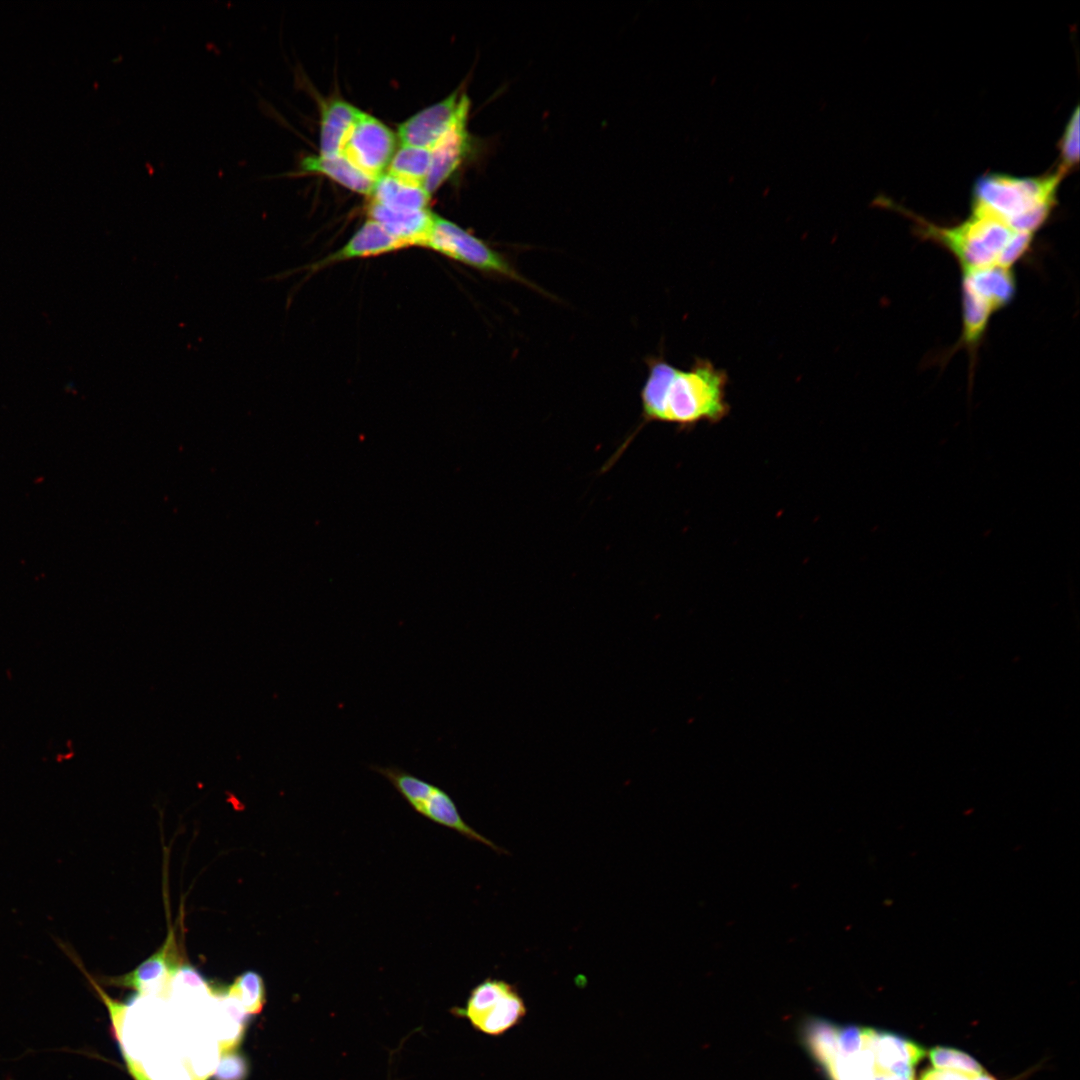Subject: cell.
Segmentation results:
<instances>
[{"instance_id": "6da1fadb", "label": "cell", "mask_w": 1080, "mask_h": 1080, "mask_svg": "<svg viewBox=\"0 0 1080 1080\" xmlns=\"http://www.w3.org/2000/svg\"><path fill=\"white\" fill-rule=\"evenodd\" d=\"M647 377L640 390L641 422L620 447L618 456L646 424L663 422L688 430L701 422L716 424L730 412L729 376L712 361L696 357L688 369L669 363L661 352L645 358Z\"/></svg>"}, {"instance_id": "7a4b0ae2", "label": "cell", "mask_w": 1080, "mask_h": 1080, "mask_svg": "<svg viewBox=\"0 0 1080 1080\" xmlns=\"http://www.w3.org/2000/svg\"><path fill=\"white\" fill-rule=\"evenodd\" d=\"M801 1039L827 1080H914L897 1034L810 1017Z\"/></svg>"}, {"instance_id": "3957f363", "label": "cell", "mask_w": 1080, "mask_h": 1080, "mask_svg": "<svg viewBox=\"0 0 1080 1080\" xmlns=\"http://www.w3.org/2000/svg\"><path fill=\"white\" fill-rule=\"evenodd\" d=\"M877 201L909 218L919 238L948 251L961 271L995 265L1012 268L1028 253L1034 239V235L1017 231L997 217L972 207L962 222L941 226L891 200Z\"/></svg>"}, {"instance_id": "277c9868", "label": "cell", "mask_w": 1080, "mask_h": 1080, "mask_svg": "<svg viewBox=\"0 0 1080 1080\" xmlns=\"http://www.w3.org/2000/svg\"><path fill=\"white\" fill-rule=\"evenodd\" d=\"M1064 176L1059 169L1035 177L984 174L973 186L972 208L997 217L1017 231L1035 235L1056 207Z\"/></svg>"}, {"instance_id": "5b68a950", "label": "cell", "mask_w": 1080, "mask_h": 1080, "mask_svg": "<svg viewBox=\"0 0 1080 1080\" xmlns=\"http://www.w3.org/2000/svg\"><path fill=\"white\" fill-rule=\"evenodd\" d=\"M422 247L483 273L535 288V285L525 278L504 254L491 248L486 242L456 223L436 214Z\"/></svg>"}, {"instance_id": "8992f818", "label": "cell", "mask_w": 1080, "mask_h": 1080, "mask_svg": "<svg viewBox=\"0 0 1080 1080\" xmlns=\"http://www.w3.org/2000/svg\"><path fill=\"white\" fill-rule=\"evenodd\" d=\"M370 768L385 777L417 813L471 840L481 842L497 852L505 853V850L482 836L462 819L454 800L441 787L396 765L373 764Z\"/></svg>"}, {"instance_id": "52a82bcc", "label": "cell", "mask_w": 1080, "mask_h": 1080, "mask_svg": "<svg viewBox=\"0 0 1080 1080\" xmlns=\"http://www.w3.org/2000/svg\"><path fill=\"white\" fill-rule=\"evenodd\" d=\"M487 1035L499 1036L519 1024L527 1013L515 987L505 981L486 979L474 987L464 1007L453 1009Z\"/></svg>"}, {"instance_id": "ba28073f", "label": "cell", "mask_w": 1080, "mask_h": 1080, "mask_svg": "<svg viewBox=\"0 0 1080 1080\" xmlns=\"http://www.w3.org/2000/svg\"><path fill=\"white\" fill-rule=\"evenodd\" d=\"M395 142L394 133L384 123L361 111L341 154L376 181L389 166Z\"/></svg>"}, {"instance_id": "9c48e42d", "label": "cell", "mask_w": 1080, "mask_h": 1080, "mask_svg": "<svg viewBox=\"0 0 1080 1080\" xmlns=\"http://www.w3.org/2000/svg\"><path fill=\"white\" fill-rule=\"evenodd\" d=\"M469 109L467 95L455 91L399 125L402 145L433 148L459 121L468 117Z\"/></svg>"}, {"instance_id": "30bf717a", "label": "cell", "mask_w": 1080, "mask_h": 1080, "mask_svg": "<svg viewBox=\"0 0 1080 1080\" xmlns=\"http://www.w3.org/2000/svg\"><path fill=\"white\" fill-rule=\"evenodd\" d=\"M182 966L176 952L175 935L172 930L163 945L132 971L101 980L106 985L135 990L140 995H163L168 992L171 980Z\"/></svg>"}, {"instance_id": "8fae6325", "label": "cell", "mask_w": 1080, "mask_h": 1080, "mask_svg": "<svg viewBox=\"0 0 1080 1080\" xmlns=\"http://www.w3.org/2000/svg\"><path fill=\"white\" fill-rule=\"evenodd\" d=\"M404 248L407 247L401 240L369 218L343 247L314 263L310 268L314 271L334 263L380 256Z\"/></svg>"}, {"instance_id": "7c38bea8", "label": "cell", "mask_w": 1080, "mask_h": 1080, "mask_svg": "<svg viewBox=\"0 0 1080 1080\" xmlns=\"http://www.w3.org/2000/svg\"><path fill=\"white\" fill-rule=\"evenodd\" d=\"M467 118L459 121L440 141L431 148V164L424 185L431 195L460 166L470 151V138L466 129Z\"/></svg>"}, {"instance_id": "4fadbf2b", "label": "cell", "mask_w": 1080, "mask_h": 1080, "mask_svg": "<svg viewBox=\"0 0 1080 1080\" xmlns=\"http://www.w3.org/2000/svg\"><path fill=\"white\" fill-rule=\"evenodd\" d=\"M368 214L406 247L423 246L435 215L429 209L394 211L372 201L368 205Z\"/></svg>"}, {"instance_id": "5bb4252c", "label": "cell", "mask_w": 1080, "mask_h": 1080, "mask_svg": "<svg viewBox=\"0 0 1080 1080\" xmlns=\"http://www.w3.org/2000/svg\"><path fill=\"white\" fill-rule=\"evenodd\" d=\"M962 331L954 348H966L971 361L983 341L995 307L983 296L961 281Z\"/></svg>"}, {"instance_id": "9a60e30c", "label": "cell", "mask_w": 1080, "mask_h": 1080, "mask_svg": "<svg viewBox=\"0 0 1080 1080\" xmlns=\"http://www.w3.org/2000/svg\"><path fill=\"white\" fill-rule=\"evenodd\" d=\"M961 281L987 299L997 311L1009 305L1017 290L1012 268L988 266L962 270Z\"/></svg>"}, {"instance_id": "2e32d148", "label": "cell", "mask_w": 1080, "mask_h": 1080, "mask_svg": "<svg viewBox=\"0 0 1080 1080\" xmlns=\"http://www.w3.org/2000/svg\"><path fill=\"white\" fill-rule=\"evenodd\" d=\"M361 111L343 100H333L322 109L320 156L341 154L344 143Z\"/></svg>"}, {"instance_id": "e0dca14e", "label": "cell", "mask_w": 1080, "mask_h": 1080, "mask_svg": "<svg viewBox=\"0 0 1080 1080\" xmlns=\"http://www.w3.org/2000/svg\"><path fill=\"white\" fill-rule=\"evenodd\" d=\"M302 172L325 175L340 185L359 194L371 195L375 180L367 176L344 155L332 157L309 155L301 159Z\"/></svg>"}, {"instance_id": "ac0fdd59", "label": "cell", "mask_w": 1080, "mask_h": 1080, "mask_svg": "<svg viewBox=\"0 0 1080 1080\" xmlns=\"http://www.w3.org/2000/svg\"><path fill=\"white\" fill-rule=\"evenodd\" d=\"M371 196L372 202L394 211L428 209L431 197L424 187L400 181L388 173L375 181Z\"/></svg>"}, {"instance_id": "d6986e66", "label": "cell", "mask_w": 1080, "mask_h": 1080, "mask_svg": "<svg viewBox=\"0 0 1080 1080\" xmlns=\"http://www.w3.org/2000/svg\"><path fill=\"white\" fill-rule=\"evenodd\" d=\"M430 164V149L402 145L394 153L387 173L400 181L424 187Z\"/></svg>"}, {"instance_id": "ffe728a7", "label": "cell", "mask_w": 1080, "mask_h": 1080, "mask_svg": "<svg viewBox=\"0 0 1080 1080\" xmlns=\"http://www.w3.org/2000/svg\"><path fill=\"white\" fill-rule=\"evenodd\" d=\"M223 995L239 1006L246 1015L259 1014L266 1003V989L262 976L251 970L238 975L233 983L226 987Z\"/></svg>"}, {"instance_id": "44dd1931", "label": "cell", "mask_w": 1080, "mask_h": 1080, "mask_svg": "<svg viewBox=\"0 0 1080 1080\" xmlns=\"http://www.w3.org/2000/svg\"><path fill=\"white\" fill-rule=\"evenodd\" d=\"M934 1068L949 1070L970 1076H979L985 1071L981 1064L967 1053L948 1047H934L928 1052Z\"/></svg>"}, {"instance_id": "7402d4cb", "label": "cell", "mask_w": 1080, "mask_h": 1080, "mask_svg": "<svg viewBox=\"0 0 1080 1080\" xmlns=\"http://www.w3.org/2000/svg\"><path fill=\"white\" fill-rule=\"evenodd\" d=\"M1059 167L1065 175L1079 162V108L1071 114L1058 144Z\"/></svg>"}, {"instance_id": "603a6c76", "label": "cell", "mask_w": 1080, "mask_h": 1080, "mask_svg": "<svg viewBox=\"0 0 1080 1080\" xmlns=\"http://www.w3.org/2000/svg\"><path fill=\"white\" fill-rule=\"evenodd\" d=\"M249 1066L246 1058L232 1046L222 1049L214 1080H246Z\"/></svg>"}, {"instance_id": "cb8c5ba5", "label": "cell", "mask_w": 1080, "mask_h": 1080, "mask_svg": "<svg viewBox=\"0 0 1080 1080\" xmlns=\"http://www.w3.org/2000/svg\"><path fill=\"white\" fill-rule=\"evenodd\" d=\"M919 1080H996L991 1075L984 1072L979 1076H970L958 1072L949 1070H941L936 1068H930L925 1070Z\"/></svg>"}, {"instance_id": "d4e9b609", "label": "cell", "mask_w": 1080, "mask_h": 1080, "mask_svg": "<svg viewBox=\"0 0 1080 1080\" xmlns=\"http://www.w3.org/2000/svg\"><path fill=\"white\" fill-rule=\"evenodd\" d=\"M119 1047H120V1051H121L122 1057L124 1059L126 1068H127L128 1072H129V1074L131 1075V1077L134 1080H151L146 1075V1073L144 1072V1070L142 1069L140 1064L138 1062H136L134 1059H132L128 1055V1053L125 1051V1048H124L123 1044H119Z\"/></svg>"}]
</instances>
